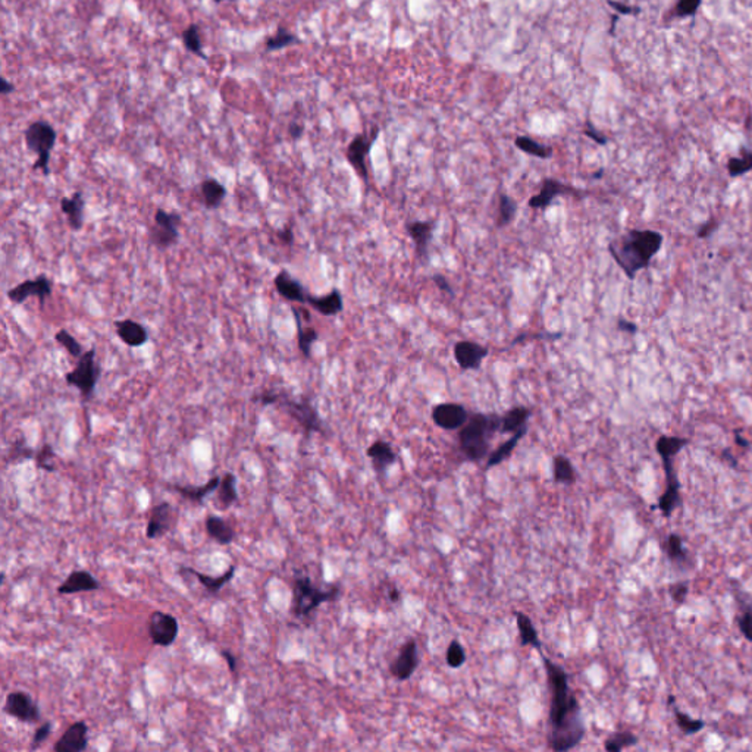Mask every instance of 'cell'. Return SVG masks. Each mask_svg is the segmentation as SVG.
<instances>
[{"label":"cell","instance_id":"cell-18","mask_svg":"<svg viewBox=\"0 0 752 752\" xmlns=\"http://www.w3.org/2000/svg\"><path fill=\"white\" fill-rule=\"evenodd\" d=\"M170 523H173V507H170L168 501H162L158 506L153 507L150 513V519H149L147 529H146L147 538L150 539L161 538L169 531Z\"/></svg>","mask_w":752,"mask_h":752},{"label":"cell","instance_id":"cell-47","mask_svg":"<svg viewBox=\"0 0 752 752\" xmlns=\"http://www.w3.org/2000/svg\"><path fill=\"white\" fill-rule=\"evenodd\" d=\"M36 461L39 468L47 472H55V453L49 444L36 454Z\"/></svg>","mask_w":752,"mask_h":752},{"label":"cell","instance_id":"cell-38","mask_svg":"<svg viewBox=\"0 0 752 752\" xmlns=\"http://www.w3.org/2000/svg\"><path fill=\"white\" fill-rule=\"evenodd\" d=\"M219 501L224 507L231 506L237 500V480L232 473H227L220 477L219 484Z\"/></svg>","mask_w":752,"mask_h":752},{"label":"cell","instance_id":"cell-37","mask_svg":"<svg viewBox=\"0 0 752 752\" xmlns=\"http://www.w3.org/2000/svg\"><path fill=\"white\" fill-rule=\"evenodd\" d=\"M516 212H518L516 200L513 197H510V196H507V194H501L500 196V201H499L497 227L499 228H504L508 224H511V220L515 219V216H516Z\"/></svg>","mask_w":752,"mask_h":752},{"label":"cell","instance_id":"cell-53","mask_svg":"<svg viewBox=\"0 0 752 752\" xmlns=\"http://www.w3.org/2000/svg\"><path fill=\"white\" fill-rule=\"evenodd\" d=\"M717 227H719V222H717L715 219H710V220L706 222V224H703L699 227L696 237L698 238H707L717 230Z\"/></svg>","mask_w":752,"mask_h":752},{"label":"cell","instance_id":"cell-59","mask_svg":"<svg viewBox=\"0 0 752 752\" xmlns=\"http://www.w3.org/2000/svg\"><path fill=\"white\" fill-rule=\"evenodd\" d=\"M278 237H280V240H281L284 244H292V243H293V238H294L293 231L289 230V228L281 230V231L278 232Z\"/></svg>","mask_w":752,"mask_h":752},{"label":"cell","instance_id":"cell-64","mask_svg":"<svg viewBox=\"0 0 752 752\" xmlns=\"http://www.w3.org/2000/svg\"><path fill=\"white\" fill-rule=\"evenodd\" d=\"M215 2H216V4H220V2H224V0H215Z\"/></svg>","mask_w":752,"mask_h":752},{"label":"cell","instance_id":"cell-14","mask_svg":"<svg viewBox=\"0 0 752 752\" xmlns=\"http://www.w3.org/2000/svg\"><path fill=\"white\" fill-rule=\"evenodd\" d=\"M50 294H52V282H50V280L46 275H40L36 280H27L16 287H13L12 289H9L8 299L15 304H21L27 301L28 297L36 296L39 297L43 306L46 299Z\"/></svg>","mask_w":752,"mask_h":752},{"label":"cell","instance_id":"cell-51","mask_svg":"<svg viewBox=\"0 0 752 752\" xmlns=\"http://www.w3.org/2000/svg\"><path fill=\"white\" fill-rule=\"evenodd\" d=\"M670 595L676 603H683L688 595V585L685 584H676L670 587Z\"/></svg>","mask_w":752,"mask_h":752},{"label":"cell","instance_id":"cell-12","mask_svg":"<svg viewBox=\"0 0 752 752\" xmlns=\"http://www.w3.org/2000/svg\"><path fill=\"white\" fill-rule=\"evenodd\" d=\"M5 711L24 723H36L40 719L39 706L34 699L23 691H13L6 696Z\"/></svg>","mask_w":752,"mask_h":752},{"label":"cell","instance_id":"cell-28","mask_svg":"<svg viewBox=\"0 0 752 752\" xmlns=\"http://www.w3.org/2000/svg\"><path fill=\"white\" fill-rule=\"evenodd\" d=\"M531 418V410L527 407H515L501 416V432L503 434H515L519 430L525 428L527 419Z\"/></svg>","mask_w":752,"mask_h":752},{"label":"cell","instance_id":"cell-43","mask_svg":"<svg viewBox=\"0 0 752 752\" xmlns=\"http://www.w3.org/2000/svg\"><path fill=\"white\" fill-rule=\"evenodd\" d=\"M675 715H676V722H677V726L680 727V730L685 733V734H694V733H698L701 729L704 727V722L703 720H695V719H691V717L685 713H680L679 710L675 708Z\"/></svg>","mask_w":752,"mask_h":752},{"label":"cell","instance_id":"cell-7","mask_svg":"<svg viewBox=\"0 0 752 752\" xmlns=\"http://www.w3.org/2000/svg\"><path fill=\"white\" fill-rule=\"evenodd\" d=\"M100 366L96 361V349H90L78 357L75 369L68 372L65 380L71 387H75L85 400H90L100 378Z\"/></svg>","mask_w":752,"mask_h":752},{"label":"cell","instance_id":"cell-4","mask_svg":"<svg viewBox=\"0 0 752 752\" xmlns=\"http://www.w3.org/2000/svg\"><path fill=\"white\" fill-rule=\"evenodd\" d=\"M688 442H689V439H687V438L663 435V437H660L657 439V444H656L657 453L663 458V466H664V472H665V482H668V487H665L664 494L661 495L660 500H658V508L661 510V513L664 516H670L672 513L682 503V499L679 495L680 484L677 481V475H676L675 468H673V458L676 457V454L683 447L687 446Z\"/></svg>","mask_w":752,"mask_h":752},{"label":"cell","instance_id":"cell-23","mask_svg":"<svg viewBox=\"0 0 752 752\" xmlns=\"http://www.w3.org/2000/svg\"><path fill=\"white\" fill-rule=\"evenodd\" d=\"M406 230L408 235L412 237L419 258H426V256H428V249H430L432 234H434L432 222H426V220L425 222L422 220L408 222V224L406 225Z\"/></svg>","mask_w":752,"mask_h":752},{"label":"cell","instance_id":"cell-11","mask_svg":"<svg viewBox=\"0 0 752 752\" xmlns=\"http://www.w3.org/2000/svg\"><path fill=\"white\" fill-rule=\"evenodd\" d=\"M378 132H380V130L375 128L372 135L358 134V135L354 137L353 142L347 147V161L354 168L357 175L361 177L365 182H368V180H369L366 158L369 155L373 142L376 140V137H378Z\"/></svg>","mask_w":752,"mask_h":752},{"label":"cell","instance_id":"cell-10","mask_svg":"<svg viewBox=\"0 0 752 752\" xmlns=\"http://www.w3.org/2000/svg\"><path fill=\"white\" fill-rule=\"evenodd\" d=\"M278 404H281L287 410V413L293 419H296L307 432L322 431V420L311 403L292 400L281 392Z\"/></svg>","mask_w":752,"mask_h":752},{"label":"cell","instance_id":"cell-46","mask_svg":"<svg viewBox=\"0 0 752 752\" xmlns=\"http://www.w3.org/2000/svg\"><path fill=\"white\" fill-rule=\"evenodd\" d=\"M668 554L676 563L687 560V551H685V549H683V542H682V538L679 535L673 534V535L669 537V539H668Z\"/></svg>","mask_w":752,"mask_h":752},{"label":"cell","instance_id":"cell-62","mask_svg":"<svg viewBox=\"0 0 752 752\" xmlns=\"http://www.w3.org/2000/svg\"><path fill=\"white\" fill-rule=\"evenodd\" d=\"M12 90H13V85L6 78H2V93L9 94Z\"/></svg>","mask_w":752,"mask_h":752},{"label":"cell","instance_id":"cell-13","mask_svg":"<svg viewBox=\"0 0 752 752\" xmlns=\"http://www.w3.org/2000/svg\"><path fill=\"white\" fill-rule=\"evenodd\" d=\"M566 194H570V196H579L580 193L577 190H575L573 187H569L566 184H563L561 181L558 180H554V178H545L541 184V190L538 194L532 196L531 199H529L527 201V206L534 209V211H545L546 208L551 206V203L558 197V196H566Z\"/></svg>","mask_w":752,"mask_h":752},{"label":"cell","instance_id":"cell-60","mask_svg":"<svg viewBox=\"0 0 752 752\" xmlns=\"http://www.w3.org/2000/svg\"><path fill=\"white\" fill-rule=\"evenodd\" d=\"M289 134H292L293 139H300L301 134H303V125L300 124H292L289 125Z\"/></svg>","mask_w":752,"mask_h":752},{"label":"cell","instance_id":"cell-39","mask_svg":"<svg viewBox=\"0 0 752 752\" xmlns=\"http://www.w3.org/2000/svg\"><path fill=\"white\" fill-rule=\"evenodd\" d=\"M554 477L557 482H561V484L575 482L573 466L564 456L554 457Z\"/></svg>","mask_w":752,"mask_h":752},{"label":"cell","instance_id":"cell-29","mask_svg":"<svg viewBox=\"0 0 752 752\" xmlns=\"http://www.w3.org/2000/svg\"><path fill=\"white\" fill-rule=\"evenodd\" d=\"M201 197L208 209H216L220 206V203L224 201L227 196V188L222 185L219 181L209 178L201 182Z\"/></svg>","mask_w":752,"mask_h":752},{"label":"cell","instance_id":"cell-52","mask_svg":"<svg viewBox=\"0 0 752 752\" xmlns=\"http://www.w3.org/2000/svg\"><path fill=\"white\" fill-rule=\"evenodd\" d=\"M432 281L435 282V285L441 289V292L447 293L449 296H453V297H454L453 288H451V285H450V282H449V280H447L446 277L441 275V273H434V275H432Z\"/></svg>","mask_w":752,"mask_h":752},{"label":"cell","instance_id":"cell-5","mask_svg":"<svg viewBox=\"0 0 752 752\" xmlns=\"http://www.w3.org/2000/svg\"><path fill=\"white\" fill-rule=\"evenodd\" d=\"M337 595H338V588H331L328 591H323L312 584L311 577L296 576L294 587H293L292 610L297 618H307L320 604L332 601Z\"/></svg>","mask_w":752,"mask_h":752},{"label":"cell","instance_id":"cell-25","mask_svg":"<svg viewBox=\"0 0 752 752\" xmlns=\"http://www.w3.org/2000/svg\"><path fill=\"white\" fill-rule=\"evenodd\" d=\"M368 456L372 458L373 468L378 472H385L391 465H394L396 453L385 441H376L368 449Z\"/></svg>","mask_w":752,"mask_h":752},{"label":"cell","instance_id":"cell-24","mask_svg":"<svg viewBox=\"0 0 752 752\" xmlns=\"http://www.w3.org/2000/svg\"><path fill=\"white\" fill-rule=\"evenodd\" d=\"M307 303H309L316 312H319L323 316H335L339 312H343L344 309L343 296H341V293L337 288H334L331 293L320 296V297H313L309 294L307 296Z\"/></svg>","mask_w":752,"mask_h":752},{"label":"cell","instance_id":"cell-61","mask_svg":"<svg viewBox=\"0 0 752 752\" xmlns=\"http://www.w3.org/2000/svg\"><path fill=\"white\" fill-rule=\"evenodd\" d=\"M734 439H737V444L744 449H748L749 447V442L739 434V431H734Z\"/></svg>","mask_w":752,"mask_h":752},{"label":"cell","instance_id":"cell-16","mask_svg":"<svg viewBox=\"0 0 752 752\" xmlns=\"http://www.w3.org/2000/svg\"><path fill=\"white\" fill-rule=\"evenodd\" d=\"M453 353L461 370H476L481 368L489 350L481 344L473 343V341H458L453 349Z\"/></svg>","mask_w":752,"mask_h":752},{"label":"cell","instance_id":"cell-36","mask_svg":"<svg viewBox=\"0 0 752 752\" xmlns=\"http://www.w3.org/2000/svg\"><path fill=\"white\" fill-rule=\"evenodd\" d=\"M516 619H518V627H519L522 644L539 648L541 646V641L538 638V634H537V630H535L531 619H529L526 614H523V613H518Z\"/></svg>","mask_w":752,"mask_h":752},{"label":"cell","instance_id":"cell-1","mask_svg":"<svg viewBox=\"0 0 752 752\" xmlns=\"http://www.w3.org/2000/svg\"><path fill=\"white\" fill-rule=\"evenodd\" d=\"M551 688L550 748L557 752L575 748L585 734L580 707L569 689L568 675L560 665L544 658Z\"/></svg>","mask_w":752,"mask_h":752},{"label":"cell","instance_id":"cell-17","mask_svg":"<svg viewBox=\"0 0 752 752\" xmlns=\"http://www.w3.org/2000/svg\"><path fill=\"white\" fill-rule=\"evenodd\" d=\"M89 745V727L84 722H77L66 729L62 738L55 744L56 752H81Z\"/></svg>","mask_w":752,"mask_h":752},{"label":"cell","instance_id":"cell-35","mask_svg":"<svg viewBox=\"0 0 752 752\" xmlns=\"http://www.w3.org/2000/svg\"><path fill=\"white\" fill-rule=\"evenodd\" d=\"M727 170L732 178H738L752 170V151L746 147L741 149V156L732 158L727 162Z\"/></svg>","mask_w":752,"mask_h":752},{"label":"cell","instance_id":"cell-8","mask_svg":"<svg viewBox=\"0 0 752 752\" xmlns=\"http://www.w3.org/2000/svg\"><path fill=\"white\" fill-rule=\"evenodd\" d=\"M181 216L159 209L155 215V227L150 228V240L159 249H168L178 242Z\"/></svg>","mask_w":752,"mask_h":752},{"label":"cell","instance_id":"cell-58","mask_svg":"<svg viewBox=\"0 0 752 752\" xmlns=\"http://www.w3.org/2000/svg\"><path fill=\"white\" fill-rule=\"evenodd\" d=\"M220 654H222V657L225 658V661L228 663L230 670H231L232 673H237L238 665H237V658H235V656H232L230 651H225V649H224V651H222Z\"/></svg>","mask_w":752,"mask_h":752},{"label":"cell","instance_id":"cell-56","mask_svg":"<svg viewBox=\"0 0 752 752\" xmlns=\"http://www.w3.org/2000/svg\"><path fill=\"white\" fill-rule=\"evenodd\" d=\"M527 338H545V339H557V338H561V334L560 332H554V334H537V335H532V337H525L523 334L520 337H518L515 341H513V344H518L520 343V341H525Z\"/></svg>","mask_w":752,"mask_h":752},{"label":"cell","instance_id":"cell-54","mask_svg":"<svg viewBox=\"0 0 752 752\" xmlns=\"http://www.w3.org/2000/svg\"><path fill=\"white\" fill-rule=\"evenodd\" d=\"M585 134L589 137V139H592V140H594L595 143H598V144H607V139H606V137H604L603 134L598 132L589 123L587 124Z\"/></svg>","mask_w":752,"mask_h":752},{"label":"cell","instance_id":"cell-55","mask_svg":"<svg viewBox=\"0 0 752 752\" xmlns=\"http://www.w3.org/2000/svg\"><path fill=\"white\" fill-rule=\"evenodd\" d=\"M618 328L623 332H627V334H637L638 331V327L634 323V322H629L626 319H619L618 320Z\"/></svg>","mask_w":752,"mask_h":752},{"label":"cell","instance_id":"cell-19","mask_svg":"<svg viewBox=\"0 0 752 752\" xmlns=\"http://www.w3.org/2000/svg\"><path fill=\"white\" fill-rule=\"evenodd\" d=\"M418 665V646L413 639L406 642L401 648L400 656L392 664L391 672L399 680H406L413 675Z\"/></svg>","mask_w":752,"mask_h":752},{"label":"cell","instance_id":"cell-2","mask_svg":"<svg viewBox=\"0 0 752 752\" xmlns=\"http://www.w3.org/2000/svg\"><path fill=\"white\" fill-rule=\"evenodd\" d=\"M663 234L653 230H629L608 244V251L629 280L649 266L663 247Z\"/></svg>","mask_w":752,"mask_h":752},{"label":"cell","instance_id":"cell-32","mask_svg":"<svg viewBox=\"0 0 752 752\" xmlns=\"http://www.w3.org/2000/svg\"><path fill=\"white\" fill-rule=\"evenodd\" d=\"M220 484V477L215 476L201 487H175V489L182 495L184 499L192 500L194 503H203V500L208 497L209 494L216 491Z\"/></svg>","mask_w":752,"mask_h":752},{"label":"cell","instance_id":"cell-9","mask_svg":"<svg viewBox=\"0 0 752 752\" xmlns=\"http://www.w3.org/2000/svg\"><path fill=\"white\" fill-rule=\"evenodd\" d=\"M178 620L163 611H153L149 620V637L159 646H170L178 637Z\"/></svg>","mask_w":752,"mask_h":752},{"label":"cell","instance_id":"cell-44","mask_svg":"<svg viewBox=\"0 0 752 752\" xmlns=\"http://www.w3.org/2000/svg\"><path fill=\"white\" fill-rule=\"evenodd\" d=\"M55 338H56L58 343L62 344L65 347V350L70 353L73 357H81L82 356V347L80 346L78 341L68 331H65V330L58 331Z\"/></svg>","mask_w":752,"mask_h":752},{"label":"cell","instance_id":"cell-26","mask_svg":"<svg viewBox=\"0 0 752 752\" xmlns=\"http://www.w3.org/2000/svg\"><path fill=\"white\" fill-rule=\"evenodd\" d=\"M61 209L68 216V222L74 231H78L82 227V215H84V197L82 193L77 192L70 199L61 200Z\"/></svg>","mask_w":752,"mask_h":752},{"label":"cell","instance_id":"cell-40","mask_svg":"<svg viewBox=\"0 0 752 752\" xmlns=\"http://www.w3.org/2000/svg\"><path fill=\"white\" fill-rule=\"evenodd\" d=\"M637 742H638V738L635 737L634 733H630V732H619V733H614L611 738L607 739V742H606V749L610 751V752H619V751H622L623 748H627V746L635 745Z\"/></svg>","mask_w":752,"mask_h":752},{"label":"cell","instance_id":"cell-45","mask_svg":"<svg viewBox=\"0 0 752 752\" xmlns=\"http://www.w3.org/2000/svg\"><path fill=\"white\" fill-rule=\"evenodd\" d=\"M447 661L449 665L453 669H458L466 661V653L463 646H461L457 641H453L447 649Z\"/></svg>","mask_w":752,"mask_h":752},{"label":"cell","instance_id":"cell-30","mask_svg":"<svg viewBox=\"0 0 752 752\" xmlns=\"http://www.w3.org/2000/svg\"><path fill=\"white\" fill-rule=\"evenodd\" d=\"M206 531L212 539H215L220 545H230L234 541V531L232 527L218 516H208L206 519Z\"/></svg>","mask_w":752,"mask_h":752},{"label":"cell","instance_id":"cell-27","mask_svg":"<svg viewBox=\"0 0 752 752\" xmlns=\"http://www.w3.org/2000/svg\"><path fill=\"white\" fill-rule=\"evenodd\" d=\"M181 572H185V573L193 575V576L199 580V582L204 587V589H206L208 592H211V594H218V592H220L222 588H224V587L230 582V580L235 576V566H231L224 575H220V576H218V577H212V576H209V575H204V573H200V572H197V570H194V569H188V568L181 569Z\"/></svg>","mask_w":752,"mask_h":752},{"label":"cell","instance_id":"cell-6","mask_svg":"<svg viewBox=\"0 0 752 752\" xmlns=\"http://www.w3.org/2000/svg\"><path fill=\"white\" fill-rule=\"evenodd\" d=\"M24 139L28 150L37 155V161L32 168L40 169L44 175H49L50 153H52L58 139L55 128L46 121H36L25 130Z\"/></svg>","mask_w":752,"mask_h":752},{"label":"cell","instance_id":"cell-34","mask_svg":"<svg viewBox=\"0 0 752 752\" xmlns=\"http://www.w3.org/2000/svg\"><path fill=\"white\" fill-rule=\"evenodd\" d=\"M515 144L518 149L527 153V155L539 158V159H550L553 156V147L541 144L532 139H529V137H523V135L518 137Z\"/></svg>","mask_w":752,"mask_h":752},{"label":"cell","instance_id":"cell-57","mask_svg":"<svg viewBox=\"0 0 752 752\" xmlns=\"http://www.w3.org/2000/svg\"><path fill=\"white\" fill-rule=\"evenodd\" d=\"M608 5L613 6L614 9H616L618 12L620 13H625V15H630V13H637L639 9H635V8H630V6H626L623 4H619V2H614V0H608Z\"/></svg>","mask_w":752,"mask_h":752},{"label":"cell","instance_id":"cell-3","mask_svg":"<svg viewBox=\"0 0 752 752\" xmlns=\"http://www.w3.org/2000/svg\"><path fill=\"white\" fill-rule=\"evenodd\" d=\"M501 418L497 415H472L461 426L458 441L460 449L469 460H481L487 456L492 435L500 431Z\"/></svg>","mask_w":752,"mask_h":752},{"label":"cell","instance_id":"cell-33","mask_svg":"<svg viewBox=\"0 0 752 752\" xmlns=\"http://www.w3.org/2000/svg\"><path fill=\"white\" fill-rule=\"evenodd\" d=\"M526 430H527L526 426H525V428L519 430L518 432L513 434V437H511L508 441H506V442L503 444V446H500L497 450H495V451L489 456V458H488V465H487V466H488V468H494V466H497V465L503 463V461L513 453V450L516 449L518 442H519V441L523 438V435L526 434Z\"/></svg>","mask_w":752,"mask_h":752},{"label":"cell","instance_id":"cell-22","mask_svg":"<svg viewBox=\"0 0 752 752\" xmlns=\"http://www.w3.org/2000/svg\"><path fill=\"white\" fill-rule=\"evenodd\" d=\"M275 287L280 296H282L288 301H297V303H307V294L304 287L292 277V273L287 270L278 272L275 277Z\"/></svg>","mask_w":752,"mask_h":752},{"label":"cell","instance_id":"cell-15","mask_svg":"<svg viewBox=\"0 0 752 752\" xmlns=\"http://www.w3.org/2000/svg\"><path fill=\"white\" fill-rule=\"evenodd\" d=\"M432 419L441 430L454 431L468 422L469 413L466 407L458 403H441L434 407Z\"/></svg>","mask_w":752,"mask_h":752},{"label":"cell","instance_id":"cell-49","mask_svg":"<svg viewBox=\"0 0 752 752\" xmlns=\"http://www.w3.org/2000/svg\"><path fill=\"white\" fill-rule=\"evenodd\" d=\"M50 733H52V725H50V723H44L43 726H40V727L37 729V732L34 733L32 742H31V748L34 749V748L40 746V745L50 737Z\"/></svg>","mask_w":752,"mask_h":752},{"label":"cell","instance_id":"cell-48","mask_svg":"<svg viewBox=\"0 0 752 752\" xmlns=\"http://www.w3.org/2000/svg\"><path fill=\"white\" fill-rule=\"evenodd\" d=\"M699 5H701V0H677V4L673 9V15L682 16V18L691 16L698 11Z\"/></svg>","mask_w":752,"mask_h":752},{"label":"cell","instance_id":"cell-41","mask_svg":"<svg viewBox=\"0 0 752 752\" xmlns=\"http://www.w3.org/2000/svg\"><path fill=\"white\" fill-rule=\"evenodd\" d=\"M297 42L299 40H297V37L294 36V34H292L285 28H278L275 36L270 37L266 42V50H269V52H275V50L285 49V47L292 46V44H294Z\"/></svg>","mask_w":752,"mask_h":752},{"label":"cell","instance_id":"cell-20","mask_svg":"<svg viewBox=\"0 0 752 752\" xmlns=\"http://www.w3.org/2000/svg\"><path fill=\"white\" fill-rule=\"evenodd\" d=\"M99 588H100V584L90 572L78 570V572H73L63 580V584L58 587V592L62 595H71V594H78V592H90Z\"/></svg>","mask_w":752,"mask_h":752},{"label":"cell","instance_id":"cell-31","mask_svg":"<svg viewBox=\"0 0 752 752\" xmlns=\"http://www.w3.org/2000/svg\"><path fill=\"white\" fill-rule=\"evenodd\" d=\"M293 313H294V318H296V322H297L299 349H300V351L303 353L304 357H311L312 346L318 341V332L312 327L303 328V320H301L300 309H296V307H293Z\"/></svg>","mask_w":752,"mask_h":752},{"label":"cell","instance_id":"cell-63","mask_svg":"<svg viewBox=\"0 0 752 752\" xmlns=\"http://www.w3.org/2000/svg\"><path fill=\"white\" fill-rule=\"evenodd\" d=\"M389 598H391V600H392V601H399V598H400V592H399V591H397L396 588H394V589H391V591H389Z\"/></svg>","mask_w":752,"mask_h":752},{"label":"cell","instance_id":"cell-42","mask_svg":"<svg viewBox=\"0 0 752 752\" xmlns=\"http://www.w3.org/2000/svg\"><path fill=\"white\" fill-rule=\"evenodd\" d=\"M182 42L185 44V47L190 50L192 54L206 59V56H204L203 54V47H201V40H200V34H199V27L197 25H190L188 28L184 30L182 32Z\"/></svg>","mask_w":752,"mask_h":752},{"label":"cell","instance_id":"cell-21","mask_svg":"<svg viewBox=\"0 0 752 752\" xmlns=\"http://www.w3.org/2000/svg\"><path fill=\"white\" fill-rule=\"evenodd\" d=\"M115 330H116L118 337L123 339V343H125L130 347H142L143 344L147 343V339H149L147 330L143 327V325L131 319L116 320Z\"/></svg>","mask_w":752,"mask_h":752},{"label":"cell","instance_id":"cell-50","mask_svg":"<svg viewBox=\"0 0 752 752\" xmlns=\"http://www.w3.org/2000/svg\"><path fill=\"white\" fill-rule=\"evenodd\" d=\"M739 629L742 632V635L752 642V610H748L742 614V618L739 620Z\"/></svg>","mask_w":752,"mask_h":752}]
</instances>
